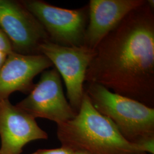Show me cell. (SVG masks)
<instances>
[{
    "instance_id": "1",
    "label": "cell",
    "mask_w": 154,
    "mask_h": 154,
    "mask_svg": "<svg viewBox=\"0 0 154 154\" xmlns=\"http://www.w3.org/2000/svg\"><path fill=\"white\" fill-rule=\"evenodd\" d=\"M86 83L154 106V9L147 1L130 11L95 48Z\"/></svg>"
},
{
    "instance_id": "2",
    "label": "cell",
    "mask_w": 154,
    "mask_h": 154,
    "mask_svg": "<svg viewBox=\"0 0 154 154\" xmlns=\"http://www.w3.org/2000/svg\"><path fill=\"white\" fill-rule=\"evenodd\" d=\"M62 146L88 154H142L136 144L127 141L112 121L96 110L85 92L77 116L57 125Z\"/></svg>"
},
{
    "instance_id": "3",
    "label": "cell",
    "mask_w": 154,
    "mask_h": 154,
    "mask_svg": "<svg viewBox=\"0 0 154 154\" xmlns=\"http://www.w3.org/2000/svg\"><path fill=\"white\" fill-rule=\"evenodd\" d=\"M84 90L94 107L110 119L127 141L138 145L144 139L154 137V108L97 83H86Z\"/></svg>"
},
{
    "instance_id": "4",
    "label": "cell",
    "mask_w": 154,
    "mask_h": 154,
    "mask_svg": "<svg viewBox=\"0 0 154 154\" xmlns=\"http://www.w3.org/2000/svg\"><path fill=\"white\" fill-rule=\"evenodd\" d=\"M21 1L43 26L51 42L68 47L84 46L89 17L88 5L67 9L41 0Z\"/></svg>"
},
{
    "instance_id": "5",
    "label": "cell",
    "mask_w": 154,
    "mask_h": 154,
    "mask_svg": "<svg viewBox=\"0 0 154 154\" xmlns=\"http://www.w3.org/2000/svg\"><path fill=\"white\" fill-rule=\"evenodd\" d=\"M39 53L49 59L63 78L69 103L78 113L85 93L86 72L96 54L95 49L85 46H63L47 41L39 46Z\"/></svg>"
},
{
    "instance_id": "6",
    "label": "cell",
    "mask_w": 154,
    "mask_h": 154,
    "mask_svg": "<svg viewBox=\"0 0 154 154\" xmlns=\"http://www.w3.org/2000/svg\"><path fill=\"white\" fill-rule=\"evenodd\" d=\"M16 106L35 119H47L57 125L72 120L77 114L66 99L61 75L55 67L42 72L28 97Z\"/></svg>"
},
{
    "instance_id": "7",
    "label": "cell",
    "mask_w": 154,
    "mask_h": 154,
    "mask_svg": "<svg viewBox=\"0 0 154 154\" xmlns=\"http://www.w3.org/2000/svg\"><path fill=\"white\" fill-rule=\"evenodd\" d=\"M0 28L13 51L23 55L41 54L39 46L49 41L43 26L21 1L0 0Z\"/></svg>"
},
{
    "instance_id": "8",
    "label": "cell",
    "mask_w": 154,
    "mask_h": 154,
    "mask_svg": "<svg viewBox=\"0 0 154 154\" xmlns=\"http://www.w3.org/2000/svg\"><path fill=\"white\" fill-rule=\"evenodd\" d=\"M1 154H21L23 147L32 141L46 139L48 135L39 127L35 119L9 99L0 102Z\"/></svg>"
},
{
    "instance_id": "9",
    "label": "cell",
    "mask_w": 154,
    "mask_h": 154,
    "mask_svg": "<svg viewBox=\"0 0 154 154\" xmlns=\"http://www.w3.org/2000/svg\"><path fill=\"white\" fill-rule=\"evenodd\" d=\"M53 66L43 54H9L0 70V102L16 91L29 94L34 86L35 77Z\"/></svg>"
},
{
    "instance_id": "10",
    "label": "cell",
    "mask_w": 154,
    "mask_h": 154,
    "mask_svg": "<svg viewBox=\"0 0 154 154\" xmlns=\"http://www.w3.org/2000/svg\"><path fill=\"white\" fill-rule=\"evenodd\" d=\"M146 0H90L84 46L95 49L100 41Z\"/></svg>"
},
{
    "instance_id": "11",
    "label": "cell",
    "mask_w": 154,
    "mask_h": 154,
    "mask_svg": "<svg viewBox=\"0 0 154 154\" xmlns=\"http://www.w3.org/2000/svg\"><path fill=\"white\" fill-rule=\"evenodd\" d=\"M74 151L68 147L62 146L54 149H40L32 154H73Z\"/></svg>"
},
{
    "instance_id": "12",
    "label": "cell",
    "mask_w": 154,
    "mask_h": 154,
    "mask_svg": "<svg viewBox=\"0 0 154 154\" xmlns=\"http://www.w3.org/2000/svg\"><path fill=\"white\" fill-rule=\"evenodd\" d=\"M0 51L9 54L13 52L11 42L0 28Z\"/></svg>"
},
{
    "instance_id": "13",
    "label": "cell",
    "mask_w": 154,
    "mask_h": 154,
    "mask_svg": "<svg viewBox=\"0 0 154 154\" xmlns=\"http://www.w3.org/2000/svg\"><path fill=\"white\" fill-rule=\"evenodd\" d=\"M144 152L154 154V137H150L142 140L138 144Z\"/></svg>"
},
{
    "instance_id": "14",
    "label": "cell",
    "mask_w": 154,
    "mask_h": 154,
    "mask_svg": "<svg viewBox=\"0 0 154 154\" xmlns=\"http://www.w3.org/2000/svg\"><path fill=\"white\" fill-rule=\"evenodd\" d=\"M8 55V54H7L5 53L0 51V70L4 64Z\"/></svg>"
},
{
    "instance_id": "15",
    "label": "cell",
    "mask_w": 154,
    "mask_h": 154,
    "mask_svg": "<svg viewBox=\"0 0 154 154\" xmlns=\"http://www.w3.org/2000/svg\"><path fill=\"white\" fill-rule=\"evenodd\" d=\"M88 154L84 151H74V154Z\"/></svg>"
},
{
    "instance_id": "16",
    "label": "cell",
    "mask_w": 154,
    "mask_h": 154,
    "mask_svg": "<svg viewBox=\"0 0 154 154\" xmlns=\"http://www.w3.org/2000/svg\"><path fill=\"white\" fill-rule=\"evenodd\" d=\"M147 154V153H146V152H143V153H142V154Z\"/></svg>"
},
{
    "instance_id": "17",
    "label": "cell",
    "mask_w": 154,
    "mask_h": 154,
    "mask_svg": "<svg viewBox=\"0 0 154 154\" xmlns=\"http://www.w3.org/2000/svg\"><path fill=\"white\" fill-rule=\"evenodd\" d=\"M0 154H1V152H0Z\"/></svg>"
}]
</instances>
